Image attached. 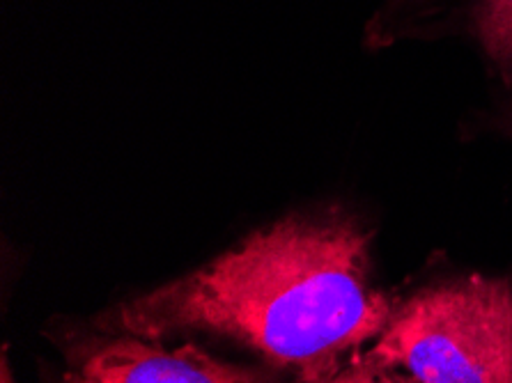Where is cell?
I'll return each instance as SVG.
<instances>
[{
    "mask_svg": "<svg viewBox=\"0 0 512 383\" xmlns=\"http://www.w3.org/2000/svg\"><path fill=\"white\" fill-rule=\"evenodd\" d=\"M372 232L333 207L287 216L207 267L108 312V333L207 331L244 342L299 383L343 370L379 338L393 294L375 283Z\"/></svg>",
    "mask_w": 512,
    "mask_h": 383,
    "instance_id": "6da1fadb",
    "label": "cell"
},
{
    "mask_svg": "<svg viewBox=\"0 0 512 383\" xmlns=\"http://www.w3.org/2000/svg\"><path fill=\"white\" fill-rule=\"evenodd\" d=\"M67 383H274L265 374L223 363L196 345L168 349L159 340L113 333L74 358Z\"/></svg>",
    "mask_w": 512,
    "mask_h": 383,
    "instance_id": "3957f363",
    "label": "cell"
},
{
    "mask_svg": "<svg viewBox=\"0 0 512 383\" xmlns=\"http://www.w3.org/2000/svg\"><path fill=\"white\" fill-rule=\"evenodd\" d=\"M462 28L492 72L512 88V0H469Z\"/></svg>",
    "mask_w": 512,
    "mask_h": 383,
    "instance_id": "277c9868",
    "label": "cell"
},
{
    "mask_svg": "<svg viewBox=\"0 0 512 383\" xmlns=\"http://www.w3.org/2000/svg\"><path fill=\"white\" fill-rule=\"evenodd\" d=\"M315 383H421L416 377H411L402 367L389 365L379 358L368 356L363 351L361 356H356L352 363H347L343 370Z\"/></svg>",
    "mask_w": 512,
    "mask_h": 383,
    "instance_id": "8992f818",
    "label": "cell"
},
{
    "mask_svg": "<svg viewBox=\"0 0 512 383\" xmlns=\"http://www.w3.org/2000/svg\"><path fill=\"white\" fill-rule=\"evenodd\" d=\"M0 383H14L10 365H7V356H3V377H0Z\"/></svg>",
    "mask_w": 512,
    "mask_h": 383,
    "instance_id": "52a82bcc",
    "label": "cell"
},
{
    "mask_svg": "<svg viewBox=\"0 0 512 383\" xmlns=\"http://www.w3.org/2000/svg\"><path fill=\"white\" fill-rule=\"evenodd\" d=\"M366 354L421 383H512V273H453L393 294Z\"/></svg>",
    "mask_w": 512,
    "mask_h": 383,
    "instance_id": "7a4b0ae2",
    "label": "cell"
},
{
    "mask_svg": "<svg viewBox=\"0 0 512 383\" xmlns=\"http://www.w3.org/2000/svg\"><path fill=\"white\" fill-rule=\"evenodd\" d=\"M510 90V95H512V88H508ZM508 124H510V129H512V99H510V111H508Z\"/></svg>",
    "mask_w": 512,
    "mask_h": 383,
    "instance_id": "ba28073f",
    "label": "cell"
},
{
    "mask_svg": "<svg viewBox=\"0 0 512 383\" xmlns=\"http://www.w3.org/2000/svg\"><path fill=\"white\" fill-rule=\"evenodd\" d=\"M444 0H384L382 12L370 23V39L391 44L407 35H421L434 26V14Z\"/></svg>",
    "mask_w": 512,
    "mask_h": 383,
    "instance_id": "5b68a950",
    "label": "cell"
}]
</instances>
